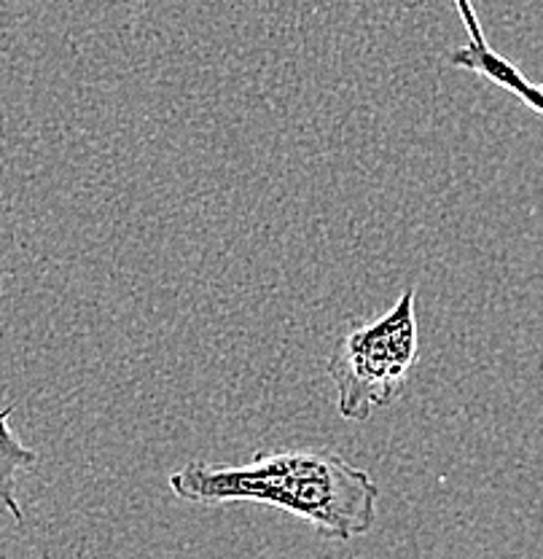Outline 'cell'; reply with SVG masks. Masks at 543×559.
Masks as SVG:
<instances>
[{
	"instance_id": "1",
	"label": "cell",
	"mask_w": 543,
	"mask_h": 559,
	"mask_svg": "<svg viewBox=\"0 0 543 559\" xmlns=\"http://www.w3.org/2000/svg\"><path fill=\"white\" fill-rule=\"evenodd\" d=\"M167 485L189 503L270 506L331 540L361 538L377 522L379 485L334 450L261 452L239 465L194 460Z\"/></svg>"
},
{
	"instance_id": "2",
	"label": "cell",
	"mask_w": 543,
	"mask_h": 559,
	"mask_svg": "<svg viewBox=\"0 0 543 559\" xmlns=\"http://www.w3.org/2000/svg\"><path fill=\"white\" fill-rule=\"evenodd\" d=\"M417 290L406 288L382 318L353 325L337 342L326 371L344 419L364 423L404 393L417 364Z\"/></svg>"
},
{
	"instance_id": "3",
	"label": "cell",
	"mask_w": 543,
	"mask_h": 559,
	"mask_svg": "<svg viewBox=\"0 0 543 559\" xmlns=\"http://www.w3.org/2000/svg\"><path fill=\"white\" fill-rule=\"evenodd\" d=\"M455 9H458L465 31H469V44L449 51V66L460 70H471V73L493 81V84H498L500 90L517 95L519 100L528 105V108H533L535 114L543 116V84H533V81L514 66L511 60L500 57L498 51L487 44L471 0H455Z\"/></svg>"
},
{
	"instance_id": "4",
	"label": "cell",
	"mask_w": 543,
	"mask_h": 559,
	"mask_svg": "<svg viewBox=\"0 0 543 559\" xmlns=\"http://www.w3.org/2000/svg\"><path fill=\"white\" fill-rule=\"evenodd\" d=\"M11 415L14 409L5 406L0 409V522L14 520L16 524L25 522L20 498H16V479L22 471L33 468L38 463V452L31 450L20 436L11 430Z\"/></svg>"
},
{
	"instance_id": "5",
	"label": "cell",
	"mask_w": 543,
	"mask_h": 559,
	"mask_svg": "<svg viewBox=\"0 0 543 559\" xmlns=\"http://www.w3.org/2000/svg\"><path fill=\"white\" fill-rule=\"evenodd\" d=\"M347 3H358V0H347Z\"/></svg>"
}]
</instances>
